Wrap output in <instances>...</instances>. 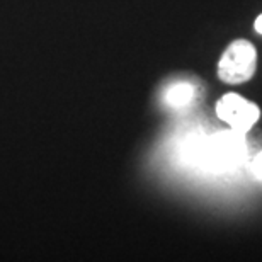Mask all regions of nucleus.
Returning a JSON list of instances; mask_svg holds the SVG:
<instances>
[{"label": "nucleus", "mask_w": 262, "mask_h": 262, "mask_svg": "<svg viewBox=\"0 0 262 262\" xmlns=\"http://www.w3.org/2000/svg\"><path fill=\"white\" fill-rule=\"evenodd\" d=\"M257 65V51L247 39H237L225 50L218 63V77L225 83H242L252 78Z\"/></svg>", "instance_id": "obj_1"}, {"label": "nucleus", "mask_w": 262, "mask_h": 262, "mask_svg": "<svg viewBox=\"0 0 262 262\" xmlns=\"http://www.w3.org/2000/svg\"><path fill=\"white\" fill-rule=\"evenodd\" d=\"M220 119L230 124L235 133H247L260 116L259 107L254 102L240 97L238 94H225L216 104Z\"/></svg>", "instance_id": "obj_2"}, {"label": "nucleus", "mask_w": 262, "mask_h": 262, "mask_svg": "<svg viewBox=\"0 0 262 262\" xmlns=\"http://www.w3.org/2000/svg\"><path fill=\"white\" fill-rule=\"evenodd\" d=\"M194 96V89L187 83H179V85L172 87L169 94H167V101H169L172 106H184L187 104Z\"/></svg>", "instance_id": "obj_3"}, {"label": "nucleus", "mask_w": 262, "mask_h": 262, "mask_svg": "<svg viewBox=\"0 0 262 262\" xmlns=\"http://www.w3.org/2000/svg\"><path fill=\"white\" fill-rule=\"evenodd\" d=\"M250 170H252V174L257 177V179L262 181V151H259V154L254 157V160L250 162Z\"/></svg>", "instance_id": "obj_4"}, {"label": "nucleus", "mask_w": 262, "mask_h": 262, "mask_svg": "<svg viewBox=\"0 0 262 262\" xmlns=\"http://www.w3.org/2000/svg\"><path fill=\"white\" fill-rule=\"evenodd\" d=\"M255 31H257L259 34H262V14L255 19Z\"/></svg>", "instance_id": "obj_5"}]
</instances>
